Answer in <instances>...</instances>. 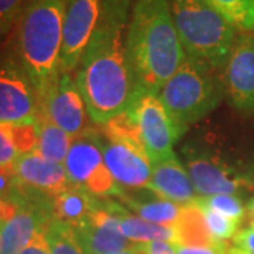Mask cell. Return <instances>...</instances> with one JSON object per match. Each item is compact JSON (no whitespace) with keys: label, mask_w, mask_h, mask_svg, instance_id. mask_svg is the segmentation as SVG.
<instances>
[{"label":"cell","mask_w":254,"mask_h":254,"mask_svg":"<svg viewBox=\"0 0 254 254\" xmlns=\"http://www.w3.org/2000/svg\"><path fill=\"white\" fill-rule=\"evenodd\" d=\"M131 0H102L98 26L75 69L88 116L105 125L133 105L136 92L126 60Z\"/></svg>","instance_id":"1"},{"label":"cell","mask_w":254,"mask_h":254,"mask_svg":"<svg viewBox=\"0 0 254 254\" xmlns=\"http://www.w3.org/2000/svg\"><path fill=\"white\" fill-rule=\"evenodd\" d=\"M168 0H136L126 34V60L136 98L158 95L185 58Z\"/></svg>","instance_id":"2"},{"label":"cell","mask_w":254,"mask_h":254,"mask_svg":"<svg viewBox=\"0 0 254 254\" xmlns=\"http://www.w3.org/2000/svg\"><path fill=\"white\" fill-rule=\"evenodd\" d=\"M66 0H28L17 26V60L40 100L61 76L64 17Z\"/></svg>","instance_id":"3"},{"label":"cell","mask_w":254,"mask_h":254,"mask_svg":"<svg viewBox=\"0 0 254 254\" xmlns=\"http://www.w3.org/2000/svg\"><path fill=\"white\" fill-rule=\"evenodd\" d=\"M177 34L185 54L225 68L236 41V28L205 0H168Z\"/></svg>","instance_id":"4"},{"label":"cell","mask_w":254,"mask_h":254,"mask_svg":"<svg viewBox=\"0 0 254 254\" xmlns=\"http://www.w3.org/2000/svg\"><path fill=\"white\" fill-rule=\"evenodd\" d=\"M158 98L181 138L190 126L218 108L223 99V88L215 76V69L185 55L177 72L160 91Z\"/></svg>","instance_id":"5"},{"label":"cell","mask_w":254,"mask_h":254,"mask_svg":"<svg viewBox=\"0 0 254 254\" xmlns=\"http://www.w3.org/2000/svg\"><path fill=\"white\" fill-rule=\"evenodd\" d=\"M103 161L120 187L145 188L153 173V163L128 112L100 126Z\"/></svg>","instance_id":"6"},{"label":"cell","mask_w":254,"mask_h":254,"mask_svg":"<svg viewBox=\"0 0 254 254\" xmlns=\"http://www.w3.org/2000/svg\"><path fill=\"white\" fill-rule=\"evenodd\" d=\"M64 165L71 187L86 190L98 198H118L123 190L105 165L100 130L96 127H86L73 137Z\"/></svg>","instance_id":"7"},{"label":"cell","mask_w":254,"mask_h":254,"mask_svg":"<svg viewBox=\"0 0 254 254\" xmlns=\"http://www.w3.org/2000/svg\"><path fill=\"white\" fill-rule=\"evenodd\" d=\"M187 171L196 193L205 198L220 193L237 195L254 190V168L239 165L193 145L184 148Z\"/></svg>","instance_id":"8"},{"label":"cell","mask_w":254,"mask_h":254,"mask_svg":"<svg viewBox=\"0 0 254 254\" xmlns=\"http://www.w3.org/2000/svg\"><path fill=\"white\" fill-rule=\"evenodd\" d=\"M13 215L0 226V254H20L54 219V199L18 184Z\"/></svg>","instance_id":"9"},{"label":"cell","mask_w":254,"mask_h":254,"mask_svg":"<svg viewBox=\"0 0 254 254\" xmlns=\"http://www.w3.org/2000/svg\"><path fill=\"white\" fill-rule=\"evenodd\" d=\"M127 112L136 123L141 143L151 163H160L175 154L174 144L180 137L158 95H138Z\"/></svg>","instance_id":"10"},{"label":"cell","mask_w":254,"mask_h":254,"mask_svg":"<svg viewBox=\"0 0 254 254\" xmlns=\"http://www.w3.org/2000/svg\"><path fill=\"white\" fill-rule=\"evenodd\" d=\"M41 100L17 58L0 61V123H37Z\"/></svg>","instance_id":"11"},{"label":"cell","mask_w":254,"mask_h":254,"mask_svg":"<svg viewBox=\"0 0 254 254\" xmlns=\"http://www.w3.org/2000/svg\"><path fill=\"white\" fill-rule=\"evenodd\" d=\"M102 0H66L64 17L61 73H72L98 26Z\"/></svg>","instance_id":"12"},{"label":"cell","mask_w":254,"mask_h":254,"mask_svg":"<svg viewBox=\"0 0 254 254\" xmlns=\"http://www.w3.org/2000/svg\"><path fill=\"white\" fill-rule=\"evenodd\" d=\"M43 115L61 127L69 136L76 137L86 128L88 110L72 73H61L60 79L41 99Z\"/></svg>","instance_id":"13"},{"label":"cell","mask_w":254,"mask_h":254,"mask_svg":"<svg viewBox=\"0 0 254 254\" xmlns=\"http://www.w3.org/2000/svg\"><path fill=\"white\" fill-rule=\"evenodd\" d=\"M225 86L233 106L240 112L254 113V34L236 37L225 65Z\"/></svg>","instance_id":"14"},{"label":"cell","mask_w":254,"mask_h":254,"mask_svg":"<svg viewBox=\"0 0 254 254\" xmlns=\"http://www.w3.org/2000/svg\"><path fill=\"white\" fill-rule=\"evenodd\" d=\"M71 227L85 254L118 253L133 245L123 236L118 218L108 209L105 198L95 212Z\"/></svg>","instance_id":"15"},{"label":"cell","mask_w":254,"mask_h":254,"mask_svg":"<svg viewBox=\"0 0 254 254\" xmlns=\"http://www.w3.org/2000/svg\"><path fill=\"white\" fill-rule=\"evenodd\" d=\"M13 173L21 187L53 198L69 187L65 165L50 161L37 151L18 155Z\"/></svg>","instance_id":"16"},{"label":"cell","mask_w":254,"mask_h":254,"mask_svg":"<svg viewBox=\"0 0 254 254\" xmlns=\"http://www.w3.org/2000/svg\"><path fill=\"white\" fill-rule=\"evenodd\" d=\"M145 188L181 206L193 202L196 198L190 174L175 154L153 164L151 178Z\"/></svg>","instance_id":"17"},{"label":"cell","mask_w":254,"mask_h":254,"mask_svg":"<svg viewBox=\"0 0 254 254\" xmlns=\"http://www.w3.org/2000/svg\"><path fill=\"white\" fill-rule=\"evenodd\" d=\"M118 199L136 216L154 225L174 226L181 215V205L165 199L147 188H123L119 193Z\"/></svg>","instance_id":"18"},{"label":"cell","mask_w":254,"mask_h":254,"mask_svg":"<svg viewBox=\"0 0 254 254\" xmlns=\"http://www.w3.org/2000/svg\"><path fill=\"white\" fill-rule=\"evenodd\" d=\"M105 203L110 212L118 218L119 227L123 236L131 243H150V242H175V230L173 226H161L145 222L133 212L125 208L119 200L105 198Z\"/></svg>","instance_id":"19"},{"label":"cell","mask_w":254,"mask_h":254,"mask_svg":"<svg viewBox=\"0 0 254 254\" xmlns=\"http://www.w3.org/2000/svg\"><path fill=\"white\" fill-rule=\"evenodd\" d=\"M102 198L95 196L86 190L68 187L54 199V219L68 225H76L100 206Z\"/></svg>","instance_id":"20"},{"label":"cell","mask_w":254,"mask_h":254,"mask_svg":"<svg viewBox=\"0 0 254 254\" xmlns=\"http://www.w3.org/2000/svg\"><path fill=\"white\" fill-rule=\"evenodd\" d=\"M173 227L175 230L174 245L177 246H216L222 243L210 236L196 200L182 205L181 215Z\"/></svg>","instance_id":"21"},{"label":"cell","mask_w":254,"mask_h":254,"mask_svg":"<svg viewBox=\"0 0 254 254\" xmlns=\"http://www.w3.org/2000/svg\"><path fill=\"white\" fill-rule=\"evenodd\" d=\"M37 128H38L37 153L50 161L65 163V158L71 148L73 137L69 136L66 131H64L61 127L54 125L44 115H41V118L38 119Z\"/></svg>","instance_id":"22"},{"label":"cell","mask_w":254,"mask_h":254,"mask_svg":"<svg viewBox=\"0 0 254 254\" xmlns=\"http://www.w3.org/2000/svg\"><path fill=\"white\" fill-rule=\"evenodd\" d=\"M242 33H254V0H205Z\"/></svg>","instance_id":"23"},{"label":"cell","mask_w":254,"mask_h":254,"mask_svg":"<svg viewBox=\"0 0 254 254\" xmlns=\"http://www.w3.org/2000/svg\"><path fill=\"white\" fill-rule=\"evenodd\" d=\"M50 254H85L73 229L63 220L53 219L44 230Z\"/></svg>","instance_id":"24"},{"label":"cell","mask_w":254,"mask_h":254,"mask_svg":"<svg viewBox=\"0 0 254 254\" xmlns=\"http://www.w3.org/2000/svg\"><path fill=\"white\" fill-rule=\"evenodd\" d=\"M1 126L18 155L36 151L38 144L37 123H1Z\"/></svg>","instance_id":"25"},{"label":"cell","mask_w":254,"mask_h":254,"mask_svg":"<svg viewBox=\"0 0 254 254\" xmlns=\"http://www.w3.org/2000/svg\"><path fill=\"white\" fill-rule=\"evenodd\" d=\"M196 203H198V202H196ZM198 206H199L200 210H202L203 220H205V225L208 227L210 236L213 237L216 242L226 243V240L236 236L237 227L240 225L237 220L227 218V216L219 213L216 210L209 209L206 208V206H202L199 203H198Z\"/></svg>","instance_id":"26"},{"label":"cell","mask_w":254,"mask_h":254,"mask_svg":"<svg viewBox=\"0 0 254 254\" xmlns=\"http://www.w3.org/2000/svg\"><path fill=\"white\" fill-rule=\"evenodd\" d=\"M196 202L202 206L216 210L227 218L235 219L239 223L246 216V206L237 195L220 193V195H212V196H205V198L199 196L196 198Z\"/></svg>","instance_id":"27"},{"label":"cell","mask_w":254,"mask_h":254,"mask_svg":"<svg viewBox=\"0 0 254 254\" xmlns=\"http://www.w3.org/2000/svg\"><path fill=\"white\" fill-rule=\"evenodd\" d=\"M17 157V151L0 123V168H13Z\"/></svg>","instance_id":"28"},{"label":"cell","mask_w":254,"mask_h":254,"mask_svg":"<svg viewBox=\"0 0 254 254\" xmlns=\"http://www.w3.org/2000/svg\"><path fill=\"white\" fill-rule=\"evenodd\" d=\"M227 243L216 246H177V254H226Z\"/></svg>","instance_id":"29"},{"label":"cell","mask_w":254,"mask_h":254,"mask_svg":"<svg viewBox=\"0 0 254 254\" xmlns=\"http://www.w3.org/2000/svg\"><path fill=\"white\" fill-rule=\"evenodd\" d=\"M233 246L246 254H254V229H243L233 237Z\"/></svg>","instance_id":"30"},{"label":"cell","mask_w":254,"mask_h":254,"mask_svg":"<svg viewBox=\"0 0 254 254\" xmlns=\"http://www.w3.org/2000/svg\"><path fill=\"white\" fill-rule=\"evenodd\" d=\"M140 246L145 254H177L175 245L171 242H150Z\"/></svg>","instance_id":"31"},{"label":"cell","mask_w":254,"mask_h":254,"mask_svg":"<svg viewBox=\"0 0 254 254\" xmlns=\"http://www.w3.org/2000/svg\"><path fill=\"white\" fill-rule=\"evenodd\" d=\"M20 254H50L44 232L40 233Z\"/></svg>","instance_id":"32"},{"label":"cell","mask_w":254,"mask_h":254,"mask_svg":"<svg viewBox=\"0 0 254 254\" xmlns=\"http://www.w3.org/2000/svg\"><path fill=\"white\" fill-rule=\"evenodd\" d=\"M21 4L23 0H0V18L20 14Z\"/></svg>","instance_id":"33"},{"label":"cell","mask_w":254,"mask_h":254,"mask_svg":"<svg viewBox=\"0 0 254 254\" xmlns=\"http://www.w3.org/2000/svg\"><path fill=\"white\" fill-rule=\"evenodd\" d=\"M20 14L17 16H10V17H4V18H0V44H1V41L6 38V37L9 36L10 30L13 27V24L17 21V18Z\"/></svg>","instance_id":"34"},{"label":"cell","mask_w":254,"mask_h":254,"mask_svg":"<svg viewBox=\"0 0 254 254\" xmlns=\"http://www.w3.org/2000/svg\"><path fill=\"white\" fill-rule=\"evenodd\" d=\"M112 254H145V253L143 252L141 246L138 245V243H133V245L130 246L128 249H125V250H122V252H118V253H112Z\"/></svg>","instance_id":"35"},{"label":"cell","mask_w":254,"mask_h":254,"mask_svg":"<svg viewBox=\"0 0 254 254\" xmlns=\"http://www.w3.org/2000/svg\"><path fill=\"white\" fill-rule=\"evenodd\" d=\"M246 213L249 216H254V196L249 200V203L246 205Z\"/></svg>","instance_id":"36"},{"label":"cell","mask_w":254,"mask_h":254,"mask_svg":"<svg viewBox=\"0 0 254 254\" xmlns=\"http://www.w3.org/2000/svg\"><path fill=\"white\" fill-rule=\"evenodd\" d=\"M226 254H246V253L245 252H242L240 249L235 247V246H229V247H227Z\"/></svg>","instance_id":"37"},{"label":"cell","mask_w":254,"mask_h":254,"mask_svg":"<svg viewBox=\"0 0 254 254\" xmlns=\"http://www.w3.org/2000/svg\"><path fill=\"white\" fill-rule=\"evenodd\" d=\"M249 227L254 229V216H249Z\"/></svg>","instance_id":"38"}]
</instances>
